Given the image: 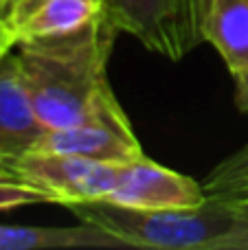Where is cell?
<instances>
[{
    "label": "cell",
    "mask_w": 248,
    "mask_h": 250,
    "mask_svg": "<svg viewBox=\"0 0 248 250\" xmlns=\"http://www.w3.org/2000/svg\"><path fill=\"white\" fill-rule=\"evenodd\" d=\"M68 208L79 222L108 230L127 248L213 250L240 222L233 204L218 198L191 208H132L108 200L77 202Z\"/></svg>",
    "instance_id": "obj_2"
},
{
    "label": "cell",
    "mask_w": 248,
    "mask_h": 250,
    "mask_svg": "<svg viewBox=\"0 0 248 250\" xmlns=\"http://www.w3.org/2000/svg\"><path fill=\"white\" fill-rule=\"evenodd\" d=\"M202 189H205L207 198H248V145L215 165L202 182Z\"/></svg>",
    "instance_id": "obj_11"
},
{
    "label": "cell",
    "mask_w": 248,
    "mask_h": 250,
    "mask_svg": "<svg viewBox=\"0 0 248 250\" xmlns=\"http://www.w3.org/2000/svg\"><path fill=\"white\" fill-rule=\"evenodd\" d=\"M13 180L44 191L53 204L95 202L105 200L114 189L121 165L101 163L51 151H26L7 160Z\"/></svg>",
    "instance_id": "obj_4"
},
{
    "label": "cell",
    "mask_w": 248,
    "mask_h": 250,
    "mask_svg": "<svg viewBox=\"0 0 248 250\" xmlns=\"http://www.w3.org/2000/svg\"><path fill=\"white\" fill-rule=\"evenodd\" d=\"M46 127L38 119L22 82L16 53L0 60V156L18 158L35 147Z\"/></svg>",
    "instance_id": "obj_7"
},
{
    "label": "cell",
    "mask_w": 248,
    "mask_h": 250,
    "mask_svg": "<svg viewBox=\"0 0 248 250\" xmlns=\"http://www.w3.org/2000/svg\"><path fill=\"white\" fill-rule=\"evenodd\" d=\"M105 200L132 208H191L205 204L209 198L202 182L143 156L121 165L117 185Z\"/></svg>",
    "instance_id": "obj_5"
},
{
    "label": "cell",
    "mask_w": 248,
    "mask_h": 250,
    "mask_svg": "<svg viewBox=\"0 0 248 250\" xmlns=\"http://www.w3.org/2000/svg\"><path fill=\"white\" fill-rule=\"evenodd\" d=\"M4 2H7V7H9V9H11V7H16V4H18V2H22V0H4Z\"/></svg>",
    "instance_id": "obj_18"
},
{
    "label": "cell",
    "mask_w": 248,
    "mask_h": 250,
    "mask_svg": "<svg viewBox=\"0 0 248 250\" xmlns=\"http://www.w3.org/2000/svg\"><path fill=\"white\" fill-rule=\"evenodd\" d=\"M233 79H235V105L248 114V68L233 75Z\"/></svg>",
    "instance_id": "obj_15"
},
{
    "label": "cell",
    "mask_w": 248,
    "mask_h": 250,
    "mask_svg": "<svg viewBox=\"0 0 248 250\" xmlns=\"http://www.w3.org/2000/svg\"><path fill=\"white\" fill-rule=\"evenodd\" d=\"M198 26L228 73L248 68V0H198Z\"/></svg>",
    "instance_id": "obj_9"
},
{
    "label": "cell",
    "mask_w": 248,
    "mask_h": 250,
    "mask_svg": "<svg viewBox=\"0 0 248 250\" xmlns=\"http://www.w3.org/2000/svg\"><path fill=\"white\" fill-rule=\"evenodd\" d=\"M7 13H9L7 2H4V0H0V18H7Z\"/></svg>",
    "instance_id": "obj_17"
},
{
    "label": "cell",
    "mask_w": 248,
    "mask_h": 250,
    "mask_svg": "<svg viewBox=\"0 0 248 250\" xmlns=\"http://www.w3.org/2000/svg\"><path fill=\"white\" fill-rule=\"evenodd\" d=\"M16 46H18L16 31L9 24L7 18H0V60H2L4 55H9Z\"/></svg>",
    "instance_id": "obj_14"
},
{
    "label": "cell",
    "mask_w": 248,
    "mask_h": 250,
    "mask_svg": "<svg viewBox=\"0 0 248 250\" xmlns=\"http://www.w3.org/2000/svg\"><path fill=\"white\" fill-rule=\"evenodd\" d=\"M0 180H13V176H11V169H9V165H7V160L0 156Z\"/></svg>",
    "instance_id": "obj_16"
},
{
    "label": "cell",
    "mask_w": 248,
    "mask_h": 250,
    "mask_svg": "<svg viewBox=\"0 0 248 250\" xmlns=\"http://www.w3.org/2000/svg\"><path fill=\"white\" fill-rule=\"evenodd\" d=\"M101 16L145 48L180 62L202 42L198 0H99Z\"/></svg>",
    "instance_id": "obj_3"
},
{
    "label": "cell",
    "mask_w": 248,
    "mask_h": 250,
    "mask_svg": "<svg viewBox=\"0 0 248 250\" xmlns=\"http://www.w3.org/2000/svg\"><path fill=\"white\" fill-rule=\"evenodd\" d=\"M237 213V226L233 233H228L224 239L215 244L213 250H248V198L228 200Z\"/></svg>",
    "instance_id": "obj_13"
},
{
    "label": "cell",
    "mask_w": 248,
    "mask_h": 250,
    "mask_svg": "<svg viewBox=\"0 0 248 250\" xmlns=\"http://www.w3.org/2000/svg\"><path fill=\"white\" fill-rule=\"evenodd\" d=\"M29 204H51L44 191L18 180H0V211H13Z\"/></svg>",
    "instance_id": "obj_12"
},
{
    "label": "cell",
    "mask_w": 248,
    "mask_h": 250,
    "mask_svg": "<svg viewBox=\"0 0 248 250\" xmlns=\"http://www.w3.org/2000/svg\"><path fill=\"white\" fill-rule=\"evenodd\" d=\"M40 248H127L121 239L95 224L79 226H2L0 250Z\"/></svg>",
    "instance_id": "obj_10"
},
{
    "label": "cell",
    "mask_w": 248,
    "mask_h": 250,
    "mask_svg": "<svg viewBox=\"0 0 248 250\" xmlns=\"http://www.w3.org/2000/svg\"><path fill=\"white\" fill-rule=\"evenodd\" d=\"M99 16V0H22L9 9L7 20L20 44L77 33Z\"/></svg>",
    "instance_id": "obj_8"
},
{
    "label": "cell",
    "mask_w": 248,
    "mask_h": 250,
    "mask_svg": "<svg viewBox=\"0 0 248 250\" xmlns=\"http://www.w3.org/2000/svg\"><path fill=\"white\" fill-rule=\"evenodd\" d=\"M119 31L99 16L82 31L18 44V66L38 119L46 129L92 121H130L108 82Z\"/></svg>",
    "instance_id": "obj_1"
},
{
    "label": "cell",
    "mask_w": 248,
    "mask_h": 250,
    "mask_svg": "<svg viewBox=\"0 0 248 250\" xmlns=\"http://www.w3.org/2000/svg\"><path fill=\"white\" fill-rule=\"evenodd\" d=\"M33 149L114 165L134 163L145 156L130 121H92L73 127L46 129Z\"/></svg>",
    "instance_id": "obj_6"
}]
</instances>
